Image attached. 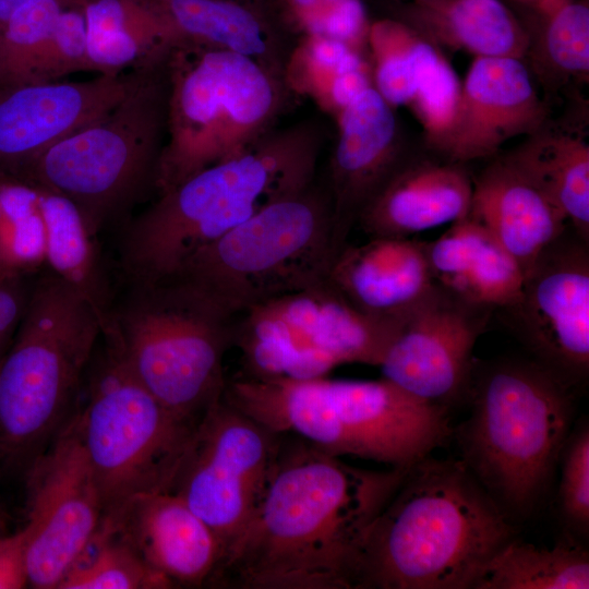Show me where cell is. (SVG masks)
Here are the masks:
<instances>
[{"label": "cell", "instance_id": "4fadbf2b", "mask_svg": "<svg viewBox=\"0 0 589 589\" xmlns=\"http://www.w3.org/2000/svg\"><path fill=\"white\" fill-rule=\"evenodd\" d=\"M27 471V586L58 589L104 515L74 413Z\"/></svg>", "mask_w": 589, "mask_h": 589}, {"label": "cell", "instance_id": "7c38bea8", "mask_svg": "<svg viewBox=\"0 0 589 589\" xmlns=\"http://www.w3.org/2000/svg\"><path fill=\"white\" fill-rule=\"evenodd\" d=\"M280 438L223 397L197 424L169 492L214 531L223 560L264 495Z\"/></svg>", "mask_w": 589, "mask_h": 589}, {"label": "cell", "instance_id": "30bf717a", "mask_svg": "<svg viewBox=\"0 0 589 589\" xmlns=\"http://www.w3.org/2000/svg\"><path fill=\"white\" fill-rule=\"evenodd\" d=\"M333 260L328 193L313 182L200 249L170 277L193 286L235 320L325 279Z\"/></svg>", "mask_w": 589, "mask_h": 589}, {"label": "cell", "instance_id": "52a82bcc", "mask_svg": "<svg viewBox=\"0 0 589 589\" xmlns=\"http://www.w3.org/2000/svg\"><path fill=\"white\" fill-rule=\"evenodd\" d=\"M170 55L131 70L115 107L11 176L71 201L95 235L127 213L155 191L167 133Z\"/></svg>", "mask_w": 589, "mask_h": 589}, {"label": "cell", "instance_id": "ab89813d", "mask_svg": "<svg viewBox=\"0 0 589 589\" xmlns=\"http://www.w3.org/2000/svg\"><path fill=\"white\" fill-rule=\"evenodd\" d=\"M26 585V533L22 527L14 533L0 534V589Z\"/></svg>", "mask_w": 589, "mask_h": 589}, {"label": "cell", "instance_id": "e0dca14e", "mask_svg": "<svg viewBox=\"0 0 589 589\" xmlns=\"http://www.w3.org/2000/svg\"><path fill=\"white\" fill-rule=\"evenodd\" d=\"M549 118V103L521 59L474 57L438 155L460 164L492 158L507 141L533 133Z\"/></svg>", "mask_w": 589, "mask_h": 589}, {"label": "cell", "instance_id": "7bdbcfd3", "mask_svg": "<svg viewBox=\"0 0 589 589\" xmlns=\"http://www.w3.org/2000/svg\"><path fill=\"white\" fill-rule=\"evenodd\" d=\"M5 533V515L0 504V534Z\"/></svg>", "mask_w": 589, "mask_h": 589}, {"label": "cell", "instance_id": "b9f144b4", "mask_svg": "<svg viewBox=\"0 0 589 589\" xmlns=\"http://www.w3.org/2000/svg\"><path fill=\"white\" fill-rule=\"evenodd\" d=\"M530 11H546L560 4L564 0H512Z\"/></svg>", "mask_w": 589, "mask_h": 589}, {"label": "cell", "instance_id": "d4e9b609", "mask_svg": "<svg viewBox=\"0 0 589 589\" xmlns=\"http://www.w3.org/2000/svg\"><path fill=\"white\" fill-rule=\"evenodd\" d=\"M469 216L480 221L516 260L524 276L569 227L561 212L505 154L472 179Z\"/></svg>", "mask_w": 589, "mask_h": 589}, {"label": "cell", "instance_id": "836d02e7", "mask_svg": "<svg viewBox=\"0 0 589 589\" xmlns=\"http://www.w3.org/2000/svg\"><path fill=\"white\" fill-rule=\"evenodd\" d=\"M46 264L37 188L0 171V276L28 277Z\"/></svg>", "mask_w": 589, "mask_h": 589}, {"label": "cell", "instance_id": "7402d4cb", "mask_svg": "<svg viewBox=\"0 0 589 589\" xmlns=\"http://www.w3.org/2000/svg\"><path fill=\"white\" fill-rule=\"evenodd\" d=\"M111 515L144 561L173 587L209 585L221 560L208 525L178 495H140Z\"/></svg>", "mask_w": 589, "mask_h": 589}, {"label": "cell", "instance_id": "d590c367", "mask_svg": "<svg viewBox=\"0 0 589 589\" xmlns=\"http://www.w3.org/2000/svg\"><path fill=\"white\" fill-rule=\"evenodd\" d=\"M71 0H29L0 32V92L27 84L55 23Z\"/></svg>", "mask_w": 589, "mask_h": 589}, {"label": "cell", "instance_id": "8fae6325", "mask_svg": "<svg viewBox=\"0 0 589 589\" xmlns=\"http://www.w3.org/2000/svg\"><path fill=\"white\" fill-rule=\"evenodd\" d=\"M103 351L74 417L104 514L148 493L169 492L197 424L163 406L134 376L116 344Z\"/></svg>", "mask_w": 589, "mask_h": 589}, {"label": "cell", "instance_id": "6da1fadb", "mask_svg": "<svg viewBox=\"0 0 589 589\" xmlns=\"http://www.w3.org/2000/svg\"><path fill=\"white\" fill-rule=\"evenodd\" d=\"M409 468H358L281 433L264 495L209 585L358 589L366 533Z\"/></svg>", "mask_w": 589, "mask_h": 589}, {"label": "cell", "instance_id": "60d3db41", "mask_svg": "<svg viewBox=\"0 0 589 589\" xmlns=\"http://www.w3.org/2000/svg\"><path fill=\"white\" fill-rule=\"evenodd\" d=\"M29 0H0V32L11 16Z\"/></svg>", "mask_w": 589, "mask_h": 589}, {"label": "cell", "instance_id": "44dd1931", "mask_svg": "<svg viewBox=\"0 0 589 589\" xmlns=\"http://www.w3.org/2000/svg\"><path fill=\"white\" fill-rule=\"evenodd\" d=\"M428 152L411 149L362 209L357 225L369 238H410L469 215L472 179L465 164Z\"/></svg>", "mask_w": 589, "mask_h": 589}, {"label": "cell", "instance_id": "f546056e", "mask_svg": "<svg viewBox=\"0 0 589 589\" xmlns=\"http://www.w3.org/2000/svg\"><path fill=\"white\" fill-rule=\"evenodd\" d=\"M529 44L522 59L548 97L589 83V1L564 0L546 11L525 10Z\"/></svg>", "mask_w": 589, "mask_h": 589}, {"label": "cell", "instance_id": "f35d334b", "mask_svg": "<svg viewBox=\"0 0 589 589\" xmlns=\"http://www.w3.org/2000/svg\"><path fill=\"white\" fill-rule=\"evenodd\" d=\"M31 289L26 276H0V360L10 347L21 323Z\"/></svg>", "mask_w": 589, "mask_h": 589}, {"label": "cell", "instance_id": "ba28073f", "mask_svg": "<svg viewBox=\"0 0 589 589\" xmlns=\"http://www.w3.org/2000/svg\"><path fill=\"white\" fill-rule=\"evenodd\" d=\"M233 321L200 290L169 277L129 284L103 334L163 406L199 424L223 397Z\"/></svg>", "mask_w": 589, "mask_h": 589}, {"label": "cell", "instance_id": "d6986e66", "mask_svg": "<svg viewBox=\"0 0 589 589\" xmlns=\"http://www.w3.org/2000/svg\"><path fill=\"white\" fill-rule=\"evenodd\" d=\"M131 71L80 82L51 81L0 92V171L12 175L98 119L127 93Z\"/></svg>", "mask_w": 589, "mask_h": 589}, {"label": "cell", "instance_id": "ac0fdd59", "mask_svg": "<svg viewBox=\"0 0 589 589\" xmlns=\"http://www.w3.org/2000/svg\"><path fill=\"white\" fill-rule=\"evenodd\" d=\"M368 48L373 87L392 107H408L422 127L425 148L438 153L461 93V82L442 49L390 16L371 22Z\"/></svg>", "mask_w": 589, "mask_h": 589}, {"label": "cell", "instance_id": "83f0119b", "mask_svg": "<svg viewBox=\"0 0 589 589\" xmlns=\"http://www.w3.org/2000/svg\"><path fill=\"white\" fill-rule=\"evenodd\" d=\"M585 128L550 118L505 153L589 242V144Z\"/></svg>", "mask_w": 589, "mask_h": 589}, {"label": "cell", "instance_id": "3957f363", "mask_svg": "<svg viewBox=\"0 0 589 589\" xmlns=\"http://www.w3.org/2000/svg\"><path fill=\"white\" fill-rule=\"evenodd\" d=\"M323 128L274 129L248 149L182 181L127 226L120 264L129 284L172 276L196 251L314 181Z\"/></svg>", "mask_w": 589, "mask_h": 589}, {"label": "cell", "instance_id": "7a4b0ae2", "mask_svg": "<svg viewBox=\"0 0 589 589\" xmlns=\"http://www.w3.org/2000/svg\"><path fill=\"white\" fill-rule=\"evenodd\" d=\"M509 520L461 460L428 456L370 527L358 589H473L515 538Z\"/></svg>", "mask_w": 589, "mask_h": 589}, {"label": "cell", "instance_id": "4dcf8cb0", "mask_svg": "<svg viewBox=\"0 0 589 589\" xmlns=\"http://www.w3.org/2000/svg\"><path fill=\"white\" fill-rule=\"evenodd\" d=\"M36 188L46 233V265L91 303L101 320L104 332L113 301L96 250V235L71 201Z\"/></svg>", "mask_w": 589, "mask_h": 589}, {"label": "cell", "instance_id": "484cf974", "mask_svg": "<svg viewBox=\"0 0 589 589\" xmlns=\"http://www.w3.org/2000/svg\"><path fill=\"white\" fill-rule=\"evenodd\" d=\"M425 251L434 283L450 294L492 310L518 300L520 266L473 217L453 223L441 237L425 242Z\"/></svg>", "mask_w": 589, "mask_h": 589}, {"label": "cell", "instance_id": "ffe728a7", "mask_svg": "<svg viewBox=\"0 0 589 589\" xmlns=\"http://www.w3.org/2000/svg\"><path fill=\"white\" fill-rule=\"evenodd\" d=\"M256 308L325 374L346 363L378 366L402 320L365 314L327 278Z\"/></svg>", "mask_w": 589, "mask_h": 589}, {"label": "cell", "instance_id": "5bb4252c", "mask_svg": "<svg viewBox=\"0 0 589 589\" xmlns=\"http://www.w3.org/2000/svg\"><path fill=\"white\" fill-rule=\"evenodd\" d=\"M540 363L574 389L589 374V248L570 227L524 276L518 300L501 309Z\"/></svg>", "mask_w": 589, "mask_h": 589}, {"label": "cell", "instance_id": "277c9868", "mask_svg": "<svg viewBox=\"0 0 589 589\" xmlns=\"http://www.w3.org/2000/svg\"><path fill=\"white\" fill-rule=\"evenodd\" d=\"M223 399L264 426L296 435L336 456L411 467L453 434L448 408L388 380L226 382Z\"/></svg>", "mask_w": 589, "mask_h": 589}, {"label": "cell", "instance_id": "2e32d148", "mask_svg": "<svg viewBox=\"0 0 589 589\" xmlns=\"http://www.w3.org/2000/svg\"><path fill=\"white\" fill-rule=\"evenodd\" d=\"M328 169L334 257L374 194L411 152L396 110L373 87L337 116Z\"/></svg>", "mask_w": 589, "mask_h": 589}, {"label": "cell", "instance_id": "9a60e30c", "mask_svg": "<svg viewBox=\"0 0 589 589\" xmlns=\"http://www.w3.org/2000/svg\"><path fill=\"white\" fill-rule=\"evenodd\" d=\"M492 309L466 302L437 285L400 323L381 364L383 377L449 409L467 400L472 351Z\"/></svg>", "mask_w": 589, "mask_h": 589}, {"label": "cell", "instance_id": "d6a6232c", "mask_svg": "<svg viewBox=\"0 0 589 589\" xmlns=\"http://www.w3.org/2000/svg\"><path fill=\"white\" fill-rule=\"evenodd\" d=\"M155 572L121 532L115 518L101 521L58 589H148L172 588Z\"/></svg>", "mask_w": 589, "mask_h": 589}, {"label": "cell", "instance_id": "ee69618b", "mask_svg": "<svg viewBox=\"0 0 589 589\" xmlns=\"http://www.w3.org/2000/svg\"><path fill=\"white\" fill-rule=\"evenodd\" d=\"M387 3H399V2H406V1H411V0H383Z\"/></svg>", "mask_w": 589, "mask_h": 589}, {"label": "cell", "instance_id": "8992f818", "mask_svg": "<svg viewBox=\"0 0 589 589\" xmlns=\"http://www.w3.org/2000/svg\"><path fill=\"white\" fill-rule=\"evenodd\" d=\"M96 310L52 272L32 286L0 360V464L28 466L77 408L101 339Z\"/></svg>", "mask_w": 589, "mask_h": 589}, {"label": "cell", "instance_id": "74e56055", "mask_svg": "<svg viewBox=\"0 0 589 589\" xmlns=\"http://www.w3.org/2000/svg\"><path fill=\"white\" fill-rule=\"evenodd\" d=\"M560 510L569 530L578 536L589 528V426L580 420L572 429L560 457Z\"/></svg>", "mask_w": 589, "mask_h": 589}, {"label": "cell", "instance_id": "e575fe53", "mask_svg": "<svg viewBox=\"0 0 589 589\" xmlns=\"http://www.w3.org/2000/svg\"><path fill=\"white\" fill-rule=\"evenodd\" d=\"M370 64L349 45L323 35L298 39L287 63L285 82L291 94H305L326 110L330 92L346 72Z\"/></svg>", "mask_w": 589, "mask_h": 589}, {"label": "cell", "instance_id": "8d00e7d4", "mask_svg": "<svg viewBox=\"0 0 589 589\" xmlns=\"http://www.w3.org/2000/svg\"><path fill=\"white\" fill-rule=\"evenodd\" d=\"M86 40L82 1L71 0L58 16L28 83L59 81L69 74L87 71Z\"/></svg>", "mask_w": 589, "mask_h": 589}, {"label": "cell", "instance_id": "603a6c76", "mask_svg": "<svg viewBox=\"0 0 589 589\" xmlns=\"http://www.w3.org/2000/svg\"><path fill=\"white\" fill-rule=\"evenodd\" d=\"M180 46L228 50L256 60L285 82L296 45L271 0H144ZM286 83V82H285Z\"/></svg>", "mask_w": 589, "mask_h": 589}, {"label": "cell", "instance_id": "1f68e13d", "mask_svg": "<svg viewBox=\"0 0 589 589\" xmlns=\"http://www.w3.org/2000/svg\"><path fill=\"white\" fill-rule=\"evenodd\" d=\"M588 552L569 544L538 548L513 538L490 560L473 589H588Z\"/></svg>", "mask_w": 589, "mask_h": 589}, {"label": "cell", "instance_id": "5b68a950", "mask_svg": "<svg viewBox=\"0 0 589 589\" xmlns=\"http://www.w3.org/2000/svg\"><path fill=\"white\" fill-rule=\"evenodd\" d=\"M574 390L532 359L473 363L470 414L453 434L462 464L509 519L530 516L546 495L573 429Z\"/></svg>", "mask_w": 589, "mask_h": 589}, {"label": "cell", "instance_id": "4316f807", "mask_svg": "<svg viewBox=\"0 0 589 589\" xmlns=\"http://www.w3.org/2000/svg\"><path fill=\"white\" fill-rule=\"evenodd\" d=\"M389 4L390 17L440 49L521 60L526 55L527 28L502 0H411Z\"/></svg>", "mask_w": 589, "mask_h": 589}, {"label": "cell", "instance_id": "f6af8a7d", "mask_svg": "<svg viewBox=\"0 0 589 589\" xmlns=\"http://www.w3.org/2000/svg\"><path fill=\"white\" fill-rule=\"evenodd\" d=\"M272 1H275V0H272Z\"/></svg>", "mask_w": 589, "mask_h": 589}, {"label": "cell", "instance_id": "9c48e42d", "mask_svg": "<svg viewBox=\"0 0 589 589\" xmlns=\"http://www.w3.org/2000/svg\"><path fill=\"white\" fill-rule=\"evenodd\" d=\"M290 95L284 80L252 58L221 49L175 48L157 195L259 142L276 128Z\"/></svg>", "mask_w": 589, "mask_h": 589}, {"label": "cell", "instance_id": "f1b7e54d", "mask_svg": "<svg viewBox=\"0 0 589 589\" xmlns=\"http://www.w3.org/2000/svg\"><path fill=\"white\" fill-rule=\"evenodd\" d=\"M81 1L86 21L87 71L119 75L164 58L178 47L144 0Z\"/></svg>", "mask_w": 589, "mask_h": 589}, {"label": "cell", "instance_id": "cb8c5ba5", "mask_svg": "<svg viewBox=\"0 0 589 589\" xmlns=\"http://www.w3.org/2000/svg\"><path fill=\"white\" fill-rule=\"evenodd\" d=\"M326 278L357 309L386 320H401L436 286L425 242L410 238L346 244Z\"/></svg>", "mask_w": 589, "mask_h": 589}]
</instances>
